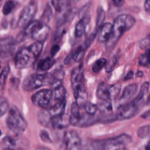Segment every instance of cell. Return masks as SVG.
I'll use <instances>...</instances> for the list:
<instances>
[{"label": "cell", "instance_id": "30bf717a", "mask_svg": "<svg viewBox=\"0 0 150 150\" xmlns=\"http://www.w3.org/2000/svg\"><path fill=\"white\" fill-rule=\"evenodd\" d=\"M52 91L45 89L40 90L32 96V102L37 106L48 110L52 105Z\"/></svg>", "mask_w": 150, "mask_h": 150}, {"label": "cell", "instance_id": "4316f807", "mask_svg": "<svg viewBox=\"0 0 150 150\" xmlns=\"http://www.w3.org/2000/svg\"><path fill=\"white\" fill-rule=\"evenodd\" d=\"M81 106L82 107L83 111L88 114V115L90 116H95L96 113L98 112V107L97 105L92 103L89 102H85L83 105H81Z\"/></svg>", "mask_w": 150, "mask_h": 150}, {"label": "cell", "instance_id": "52a82bcc", "mask_svg": "<svg viewBox=\"0 0 150 150\" xmlns=\"http://www.w3.org/2000/svg\"><path fill=\"white\" fill-rule=\"evenodd\" d=\"M132 142V138L129 135L122 134L117 137L104 140H97L92 142V145L95 149H103L111 150L113 148L121 147L127 145Z\"/></svg>", "mask_w": 150, "mask_h": 150}, {"label": "cell", "instance_id": "60d3db41", "mask_svg": "<svg viewBox=\"0 0 150 150\" xmlns=\"http://www.w3.org/2000/svg\"><path fill=\"white\" fill-rule=\"evenodd\" d=\"M35 150H51L46 147H38L37 149H35Z\"/></svg>", "mask_w": 150, "mask_h": 150}, {"label": "cell", "instance_id": "8d00e7d4", "mask_svg": "<svg viewBox=\"0 0 150 150\" xmlns=\"http://www.w3.org/2000/svg\"><path fill=\"white\" fill-rule=\"evenodd\" d=\"M112 1L114 6H116L117 7H120L124 4L125 0H112Z\"/></svg>", "mask_w": 150, "mask_h": 150}, {"label": "cell", "instance_id": "6da1fadb", "mask_svg": "<svg viewBox=\"0 0 150 150\" xmlns=\"http://www.w3.org/2000/svg\"><path fill=\"white\" fill-rule=\"evenodd\" d=\"M43 48V42H36L27 48L19 50L15 57V66L17 69L30 67L35 64Z\"/></svg>", "mask_w": 150, "mask_h": 150}, {"label": "cell", "instance_id": "9a60e30c", "mask_svg": "<svg viewBox=\"0 0 150 150\" xmlns=\"http://www.w3.org/2000/svg\"><path fill=\"white\" fill-rule=\"evenodd\" d=\"M90 21V16L89 15L85 14L81 18L80 21L76 23L75 28V36L77 38H81L86 32V27Z\"/></svg>", "mask_w": 150, "mask_h": 150}, {"label": "cell", "instance_id": "7dc6e473", "mask_svg": "<svg viewBox=\"0 0 150 150\" xmlns=\"http://www.w3.org/2000/svg\"><path fill=\"white\" fill-rule=\"evenodd\" d=\"M2 1V0H0V1Z\"/></svg>", "mask_w": 150, "mask_h": 150}, {"label": "cell", "instance_id": "836d02e7", "mask_svg": "<svg viewBox=\"0 0 150 150\" xmlns=\"http://www.w3.org/2000/svg\"><path fill=\"white\" fill-rule=\"evenodd\" d=\"M117 57H114L109 60L108 62H106V64H105V70L106 72L109 73V72H111L114 69V67H115V65L117 64Z\"/></svg>", "mask_w": 150, "mask_h": 150}, {"label": "cell", "instance_id": "ba28073f", "mask_svg": "<svg viewBox=\"0 0 150 150\" xmlns=\"http://www.w3.org/2000/svg\"><path fill=\"white\" fill-rule=\"evenodd\" d=\"M0 146L4 150H26L29 146V142L21 134H15L5 136Z\"/></svg>", "mask_w": 150, "mask_h": 150}, {"label": "cell", "instance_id": "1f68e13d", "mask_svg": "<svg viewBox=\"0 0 150 150\" xmlns=\"http://www.w3.org/2000/svg\"><path fill=\"white\" fill-rule=\"evenodd\" d=\"M149 130L150 127L149 125H145L143 127H140V128L138 130L137 134L138 136L142 139H145V138H147L149 136Z\"/></svg>", "mask_w": 150, "mask_h": 150}, {"label": "cell", "instance_id": "f1b7e54d", "mask_svg": "<svg viewBox=\"0 0 150 150\" xmlns=\"http://www.w3.org/2000/svg\"><path fill=\"white\" fill-rule=\"evenodd\" d=\"M16 7V1L14 0H8L5 2L4 4V7L2 8V13L3 14L7 16L11 13L13 11Z\"/></svg>", "mask_w": 150, "mask_h": 150}, {"label": "cell", "instance_id": "83f0119b", "mask_svg": "<svg viewBox=\"0 0 150 150\" xmlns=\"http://www.w3.org/2000/svg\"><path fill=\"white\" fill-rule=\"evenodd\" d=\"M52 16H53L52 9H51V6H50L49 4H47L46 7H45V9L44 10L43 13H42V16H41V18L40 21L47 24V23L50 21L51 18H52Z\"/></svg>", "mask_w": 150, "mask_h": 150}, {"label": "cell", "instance_id": "ac0fdd59", "mask_svg": "<svg viewBox=\"0 0 150 150\" xmlns=\"http://www.w3.org/2000/svg\"><path fill=\"white\" fill-rule=\"evenodd\" d=\"M149 82H145L144 83H143L141 87L140 91H139V95L136 96V98L133 100V102L137 104L140 108H142L144 105L145 100H149V98H146V96L148 95V92H149Z\"/></svg>", "mask_w": 150, "mask_h": 150}, {"label": "cell", "instance_id": "e575fe53", "mask_svg": "<svg viewBox=\"0 0 150 150\" xmlns=\"http://www.w3.org/2000/svg\"><path fill=\"white\" fill-rule=\"evenodd\" d=\"M40 139H42V142H44L45 143H51L52 142V140H51L49 134L46 130H41L40 133Z\"/></svg>", "mask_w": 150, "mask_h": 150}, {"label": "cell", "instance_id": "cb8c5ba5", "mask_svg": "<svg viewBox=\"0 0 150 150\" xmlns=\"http://www.w3.org/2000/svg\"><path fill=\"white\" fill-rule=\"evenodd\" d=\"M53 95V100L55 101H60L62 100L65 99L66 96V89L62 84L60 86H57L55 89H53L52 91Z\"/></svg>", "mask_w": 150, "mask_h": 150}, {"label": "cell", "instance_id": "2e32d148", "mask_svg": "<svg viewBox=\"0 0 150 150\" xmlns=\"http://www.w3.org/2000/svg\"><path fill=\"white\" fill-rule=\"evenodd\" d=\"M81 111L80 105L76 102L73 103L71 105V109H70V116L69 117V122L70 124L73 126H77L79 127V122L81 120Z\"/></svg>", "mask_w": 150, "mask_h": 150}, {"label": "cell", "instance_id": "f6af8a7d", "mask_svg": "<svg viewBox=\"0 0 150 150\" xmlns=\"http://www.w3.org/2000/svg\"><path fill=\"white\" fill-rule=\"evenodd\" d=\"M1 70H1V64H0V73L1 72Z\"/></svg>", "mask_w": 150, "mask_h": 150}, {"label": "cell", "instance_id": "e0dca14e", "mask_svg": "<svg viewBox=\"0 0 150 150\" xmlns=\"http://www.w3.org/2000/svg\"><path fill=\"white\" fill-rule=\"evenodd\" d=\"M66 107V100L57 101L55 104L51 105L48 109V113L51 117H59L64 114V110Z\"/></svg>", "mask_w": 150, "mask_h": 150}, {"label": "cell", "instance_id": "bcb514c9", "mask_svg": "<svg viewBox=\"0 0 150 150\" xmlns=\"http://www.w3.org/2000/svg\"><path fill=\"white\" fill-rule=\"evenodd\" d=\"M1 132L0 131V136H1Z\"/></svg>", "mask_w": 150, "mask_h": 150}, {"label": "cell", "instance_id": "484cf974", "mask_svg": "<svg viewBox=\"0 0 150 150\" xmlns=\"http://www.w3.org/2000/svg\"><path fill=\"white\" fill-rule=\"evenodd\" d=\"M98 15H97V22H96V27H95V32H98L100 28L101 27L103 22L105 19V12L103 9L101 7H100L98 9V12H97Z\"/></svg>", "mask_w": 150, "mask_h": 150}, {"label": "cell", "instance_id": "b9f144b4", "mask_svg": "<svg viewBox=\"0 0 150 150\" xmlns=\"http://www.w3.org/2000/svg\"><path fill=\"white\" fill-rule=\"evenodd\" d=\"M136 76H137V77H142V76H143V73H142V72H138Z\"/></svg>", "mask_w": 150, "mask_h": 150}, {"label": "cell", "instance_id": "8fae6325", "mask_svg": "<svg viewBox=\"0 0 150 150\" xmlns=\"http://www.w3.org/2000/svg\"><path fill=\"white\" fill-rule=\"evenodd\" d=\"M141 108L133 101L120 105L115 115V120H125L134 117L140 111Z\"/></svg>", "mask_w": 150, "mask_h": 150}, {"label": "cell", "instance_id": "603a6c76", "mask_svg": "<svg viewBox=\"0 0 150 150\" xmlns=\"http://www.w3.org/2000/svg\"><path fill=\"white\" fill-rule=\"evenodd\" d=\"M56 61L54 57H48L46 59H42L39 62L38 65V70L40 71H46V70L51 69L55 64Z\"/></svg>", "mask_w": 150, "mask_h": 150}, {"label": "cell", "instance_id": "7a4b0ae2", "mask_svg": "<svg viewBox=\"0 0 150 150\" xmlns=\"http://www.w3.org/2000/svg\"><path fill=\"white\" fill-rule=\"evenodd\" d=\"M136 23V19L130 15L122 14L117 16L112 24V32L107 41V47L112 46L125 32L130 30Z\"/></svg>", "mask_w": 150, "mask_h": 150}, {"label": "cell", "instance_id": "3957f363", "mask_svg": "<svg viewBox=\"0 0 150 150\" xmlns=\"http://www.w3.org/2000/svg\"><path fill=\"white\" fill-rule=\"evenodd\" d=\"M70 80L76 103L79 105H83L86 102L87 99V92L84 85L83 66L79 65L72 71Z\"/></svg>", "mask_w": 150, "mask_h": 150}, {"label": "cell", "instance_id": "f546056e", "mask_svg": "<svg viewBox=\"0 0 150 150\" xmlns=\"http://www.w3.org/2000/svg\"><path fill=\"white\" fill-rule=\"evenodd\" d=\"M106 62L107 61L105 58H100L98 59L92 65V71L94 73H98V72L102 70L103 67H105Z\"/></svg>", "mask_w": 150, "mask_h": 150}, {"label": "cell", "instance_id": "74e56055", "mask_svg": "<svg viewBox=\"0 0 150 150\" xmlns=\"http://www.w3.org/2000/svg\"><path fill=\"white\" fill-rule=\"evenodd\" d=\"M144 9L147 13H149L150 10V0H145Z\"/></svg>", "mask_w": 150, "mask_h": 150}, {"label": "cell", "instance_id": "4dcf8cb0", "mask_svg": "<svg viewBox=\"0 0 150 150\" xmlns=\"http://www.w3.org/2000/svg\"><path fill=\"white\" fill-rule=\"evenodd\" d=\"M139 63L140 65L144 66V67H149V49L146 50L139 58Z\"/></svg>", "mask_w": 150, "mask_h": 150}, {"label": "cell", "instance_id": "5b68a950", "mask_svg": "<svg viewBox=\"0 0 150 150\" xmlns=\"http://www.w3.org/2000/svg\"><path fill=\"white\" fill-rule=\"evenodd\" d=\"M6 123L7 127L15 134H21L27 127V122L18 108L13 106L8 110Z\"/></svg>", "mask_w": 150, "mask_h": 150}, {"label": "cell", "instance_id": "4fadbf2b", "mask_svg": "<svg viewBox=\"0 0 150 150\" xmlns=\"http://www.w3.org/2000/svg\"><path fill=\"white\" fill-rule=\"evenodd\" d=\"M66 150H83L82 142L79 135L76 131H70L64 138Z\"/></svg>", "mask_w": 150, "mask_h": 150}, {"label": "cell", "instance_id": "277c9868", "mask_svg": "<svg viewBox=\"0 0 150 150\" xmlns=\"http://www.w3.org/2000/svg\"><path fill=\"white\" fill-rule=\"evenodd\" d=\"M24 28L22 33L23 36H30L37 42H43L46 40L51 32V28L48 24L38 21H32Z\"/></svg>", "mask_w": 150, "mask_h": 150}, {"label": "cell", "instance_id": "44dd1931", "mask_svg": "<svg viewBox=\"0 0 150 150\" xmlns=\"http://www.w3.org/2000/svg\"><path fill=\"white\" fill-rule=\"evenodd\" d=\"M97 107L98 111L104 117H109L113 111L112 104L110 100H102V102L97 105Z\"/></svg>", "mask_w": 150, "mask_h": 150}, {"label": "cell", "instance_id": "7402d4cb", "mask_svg": "<svg viewBox=\"0 0 150 150\" xmlns=\"http://www.w3.org/2000/svg\"><path fill=\"white\" fill-rule=\"evenodd\" d=\"M38 122L42 126L46 127H51V117L48 113V110L42 109L38 113Z\"/></svg>", "mask_w": 150, "mask_h": 150}, {"label": "cell", "instance_id": "9c48e42d", "mask_svg": "<svg viewBox=\"0 0 150 150\" xmlns=\"http://www.w3.org/2000/svg\"><path fill=\"white\" fill-rule=\"evenodd\" d=\"M38 10V5L35 0H32L26 4L21 13L19 16L18 26L19 28H24L32 21Z\"/></svg>", "mask_w": 150, "mask_h": 150}, {"label": "cell", "instance_id": "ab89813d", "mask_svg": "<svg viewBox=\"0 0 150 150\" xmlns=\"http://www.w3.org/2000/svg\"><path fill=\"white\" fill-rule=\"evenodd\" d=\"M140 150H149V142H148L146 146L142 147Z\"/></svg>", "mask_w": 150, "mask_h": 150}, {"label": "cell", "instance_id": "7bdbcfd3", "mask_svg": "<svg viewBox=\"0 0 150 150\" xmlns=\"http://www.w3.org/2000/svg\"><path fill=\"white\" fill-rule=\"evenodd\" d=\"M117 150H128V149H126V148H123V147H122V148H119V149H117Z\"/></svg>", "mask_w": 150, "mask_h": 150}, {"label": "cell", "instance_id": "ffe728a7", "mask_svg": "<svg viewBox=\"0 0 150 150\" xmlns=\"http://www.w3.org/2000/svg\"><path fill=\"white\" fill-rule=\"evenodd\" d=\"M70 124L69 120H66L64 118V114L59 117H51V127L55 129H62L66 128Z\"/></svg>", "mask_w": 150, "mask_h": 150}, {"label": "cell", "instance_id": "d6a6232c", "mask_svg": "<svg viewBox=\"0 0 150 150\" xmlns=\"http://www.w3.org/2000/svg\"><path fill=\"white\" fill-rule=\"evenodd\" d=\"M9 110V103L6 99L0 98V117L4 115Z\"/></svg>", "mask_w": 150, "mask_h": 150}, {"label": "cell", "instance_id": "5bb4252c", "mask_svg": "<svg viewBox=\"0 0 150 150\" xmlns=\"http://www.w3.org/2000/svg\"><path fill=\"white\" fill-rule=\"evenodd\" d=\"M137 91L138 85L136 83H132V84L126 86L123 91L122 94L121 98H120V100H119L120 105H124V104L128 103L135 96Z\"/></svg>", "mask_w": 150, "mask_h": 150}, {"label": "cell", "instance_id": "d590c367", "mask_svg": "<svg viewBox=\"0 0 150 150\" xmlns=\"http://www.w3.org/2000/svg\"><path fill=\"white\" fill-rule=\"evenodd\" d=\"M59 51V46L58 45H56L54 46H53V48H51V57H54L56 54H57V52Z\"/></svg>", "mask_w": 150, "mask_h": 150}, {"label": "cell", "instance_id": "d6986e66", "mask_svg": "<svg viewBox=\"0 0 150 150\" xmlns=\"http://www.w3.org/2000/svg\"><path fill=\"white\" fill-rule=\"evenodd\" d=\"M100 33L98 37V40L100 42H105L108 41L112 32V24L111 23H105L100 28Z\"/></svg>", "mask_w": 150, "mask_h": 150}, {"label": "cell", "instance_id": "d4e9b609", "mask_svg": "<svg viewBox=\"0 0 150 150\" xmlns=\"http://www.w3.org/2000/svg\"><path fill=\"white\" fill-rule=\"evenodd\" d=\"M10 69L8 65L6 66L1 72L0 73V98H1L3 95V92H4V85H5L6 80L8 76V74L10 73Z\"/></svg>", "mask_w": 150, "mask_h": 150}, {"label": "cell", "instance_id": "7c38bea8", "mask_svg": "<svg viewBox=\"0 0 150 150\" xmlns=\"http://www.w3.org/2000/svg\"><path fill=\"white\" fill-rule=\"evenodd\" d=\"M51 4L55 10L56 13L59 19L60 24L64 19L70 16L71 12V3L70 0H51Z\"/></svg>", "mask_w": 150, "mask_h": 150}, {"label": "cell", "instance_id": "f35d334b", "mask_svg": "<svg viewBox=\"0 0 150 150\" xmlns=\"http://www.w3.org/2000/svg\"><path fill=\"white\" fill-rule=\"evenodd\" d=\"M133 72L132 71V70H130V71H129L128 73H127V74L126 75V76L125 77V81L126 80H130V79H133Z\"/></svg>", "mask_w": 150, "mask_h": 150}, {"label": "cell", "instance_id": "ee69618b", "mask_svg": "<svg viewBox=\"0 0 150 150\" xmlns=\"http://www.w3.org/2000/svg\"><path fill=\"white\" fill-rule=\"evenodd\" d=\"M73 1H74V2H77V1H80V0H73Z\"/></svg>", "mask_w": 150, "mask_h": 150}, {"label": "cell", "instance_id": "8992f818", "mask_svg": "<svg viewBox=\"0 0 150 150\" xmlns=\"http://www.w3.org/2000/svg\"><path fill=\"white\" fill-rule=\"evenodd\" d=\"M53 78L51 73L46 74H32L24 79L22 83V88L24 91L31 92L42 87L51 85Z\"/></svg>", "mask_w": 150, "mask_h": 150}]
</instances>
